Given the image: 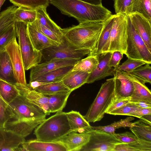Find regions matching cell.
<instances>
[{"instance_id":"cell-48","label":"cell","mask_w":151,"mask_h":151,"mask_svg":"<svg viewBox=\"0 0 151 151\" xmlns=\"http://www.w3.org/2000/svg\"><path fill=\"white\" fill-rule=\"evenodd\" d=\"M118 140L123 143L128 144L137 140L139 139L133 133L126 132L121 133H112Z\"/></svg>"},{"instance_id":"cell-15","label":"cell","mask_w":151,"mask_h":151,"mask_svg":"<svg viewBox=\"0 0 151 151\" xmlns=\"http://www.w3.org/2000/svg\"><path fill=\"white\" fill-rule=\"evenodd\" d=\"M45 119L13 120L7 122L4 128L25 138Z\"/></svg>"},{"instance_id":"cell-39","label":"cell","mask_w":151,"mask_h":151,"mask_svg":"<svg viewBox=\"0 0 151 151\" xmlns=\"http://www.w3.org/2000/svg\"><path fill=\"white\" fill-rule=\"evenodd\" d=\"M14 5L22 6L37 10L41 8H46L49 6V0H9Z\"/></svg>"},{"instance_id":"cell-47","label":"cell","mask_w":151,"mask_h":151,"mask_svg":"<svg viewBox=\"0 0 151 151\" xmlns=\"http://www.w3.org/2000/svg\"><path fill=\"white\" fill-rule=\"evenodd\" d=\"M130 98H116L114 96L112 100L106 110L105 113L109 114L110 112L116 110L130 102Z\"/></svg>"},{"instance_id":"cell-43","label":"cell","mask_w":151,"mask_h":151,"mask_svg":"<svg viewBox=\"0 0 151 151\" xmlns=\"http://www.w3.org/2000/svg\"><path fill=\"white\" fill-rule=\"evenodd\" d=\"M146 63L142 60L128 59L122 64L119 65L118 68L127 73H130L138 67L145 64Z\"/></svg>"},{"instance_id":"cell-31","label":"cell","mask_w":151,"mask_h":151,"mask_svg":"<svg viewBox=\"0 0 151 151\" xmlns=\"http://www.w3.org/2000/svg\"><path fill=\"white\" fill-rule=\"evenodd\" d=\"M46 8H41L36 10V20L42 25L60 37L63 35L62 29L50 18Z\"/></svg>"},{"instance_id":"cell-45","label":"cell","mask_w":151,"mask_h":151,"mask_svg":"<svg viewBox=\"0 0 151 151\" xmlns=\"http://www.w3.org/2000/svg\"><path fill=\"white\" fill-rule=\"evenodd\" d=\"M12 119L7 106L0 100V128H4L6 124Z\"/></svg>"},{"instance_id":"cell-44","label":"cell","mask_w":151,"mask_h":151,"mask_svg":"<svg viewBox=\"0 0 151 151\" xmlns=\"http://www.w3.org/2000/svg\"><path fill=\"white\" fill-rule=\"evenodd\" d=\"M42 33L51 40L60 44L61 42L62 37H60L52 31L41 24L36 19L32 23Z\"/></svg>"},{"instance_id":"cell-18","label":"cell","mask_w":151,"mask_h":151,"mask_svg":"<svg viewBox=\"0 0 151 151\" xmlns=\"http://www.w3.org/2000/svg\"><path fill=\"white\" fill-rule=\"evenodd\" d=\"M27 29L33 46L37 51L41 52L47 48L57 46L59 44L46 36L32 23L27 24Z\"/></svg>"},{"instance_id":"cell-50","label":"cell","mask_w":151,"mask_h":151,"mask_svg":"<svg viewBox=\"0 0 151 151\" xmlns=\"http://www.w3.org/2000/svg\"><path fill=\"white\" fill-rule=\"evenodd\" d=\"M150 114H151V108H140L130 114L129 116L140 118L143 116Z\"/></svg>"},{"instance_id":"cell-37","label":"cell","mask_w":151,"mask_h":151,"mask_svg":"<svg viewBox=\"0 0 151 151\" xmlns=\"http://www.w3.org/2000/svg\"><path fill=\"white\" fill-rule=\"evenodd\" d=\"M16 8L14 5L0 13V33L14 24V12Z\"/></svg>"},{"instance_id":"cell-34","label":"cell","mask_w":151,"mask_h":151,"mask_svg":"<svg viewBox=\"0 0 151 151\" xmlns=\"http://www.w3.org/2000/svg\"><path fill=\"white\" fill-rule=\"evenodd\" d=\"M16 22H22L27 24L34 22L36 19V10L20 6L17 8L14 12Z\"/></svg>"},{"instance_id":"cell-4","label":"cell","mask_w":151,"mask_h":151,"mask_svg":"<svg viewBox=\"0 0 151 151\" xmlns=\"http://www.w3.org/2000/svg\"><path fill=\"white\" fill-rule=\"evenodd\" d=\"M114 78L107 79L102 83L96 96L83 116L88 122L101 120L114 96Z\"/></svg>"},{"instance_id":"cell-42","label":"cell","mask_w":151,"mask_h":151,"mask_svg":"<svg viewBox=\"0 0 151 151\" xmlns=\"http://www.w3.org/2000/svg\"><path fill=\"white\" fill-rule=\"evenodd\" d=\"M15 37L17 36L14 24L0 33V51L4 50L6 45Z\"/></svg>"},{"instance_id":"cell-9","label":"cell","mask_w":151,"mask_h":151,"mask_svg":"<svg viewBox=\"0 0 151 151\" xmlns=\"http://www.w3.org/2000/svg\"><path fill=\"white\" fill-rule=\"evenodd\" d=\"M7 106L14 120L46 119L47 115L42 109L20 94Z\"/></svg>"},{"instance_id":"cell-51","label":"cell","mask_w":151,"mask_h":151,"mask_svg":"<svg viewBox=\"0 0 151 151\" xmlns=\"http://www.w3.org/2000/svg\"><path fill=\"white\" fill-rule=\"evenodd\" d=\"M132 103L141 108H151V102L141 101Z\"/></svg>"},{"instance_id":"cell-27","label":"cell","mask_w":151,"mask_h":151,"mask_svg":"<svg viewBox=\"0 0 151 151\" xmlns=\"http://www.w3.org/2000/svg\"><path fill=\"white\" fill-rule=\"evenodd\" d=\"M71 92L70 91L45 95L48 97L47 106L49 112L54 113L62 111Z\"/></svg>"},{"instance_id":"cell-14","label":"cell","mask_w":151,"mask_h":151,"mask_svg":"<svg viewBox=\"0 0 151 151\" xmlns=\"http://www.w3.org/2000/svg\"><path fill=\"white\" fill-rule=\"evenodd\" d=\"M114 80V97L116 98H130L134 91L132 81L126 73L114 68L113 73Z\"/></svg>"},{"instance_id":"cell-3","label":"cell","mask_w":151,"mask_h":151,"mask_svg":"<svg viewBox=\"0 0 151 151\" xmlns=\"http://www.w3.org/2000/svg\"><path fill=\"white\" fill-rule=\"evenodd\" d=\"M66 112H56L45 119L35 129L36 139L45 142L56 141L72 132Z\"/></svg>"},{"instance_id":"cell-29","label":"cell","mask_w":151,"mask_h":151,"mask_svg":"<svg viewBox=\"0 0 151 151\" xmlns=\"http://www.w3.org/2000/svg\"><path fill=\"white\" fill-rule=\"evenodd\" d=\"M20 94L16 84L0 79V100L6 106Z\"/></svg>"},{"instance_id":"cell-11","label":"cell","mask_w":151,"mask_h":151,"mask_svg":"<svg viewBox=\"0 0 151 151\" xmlns=\"http://www.w3.org/2000/svg\"><path fill=\"white\" fill-rule=\"evenodd\" d=\"M17 37L14 38L5 47L10 58L17 84H27L23 60Z\"/></svg>"},{"instance_id":"cell-38","label":"cell","mask_w":151,"mask_h":151,"mask_svg":"<svg viewBox=\"0 0 151 151\" xmlns=\"http://www.w3.org/2000/svg\"><path fill=\"white\" fill-rule=\"evenodd\" d=\"M134 118L130 116L126 118L122 119L119 121L114 122L111 124L106 126H91V128L97 130H100L112 134L115 133V130L121 127H130L132 126L131 122Z\"/></svg>"},{"instance_id":"cell-17","label":"cell","mask_w":151,"mask_h":151,"mask_svg":"<svg viewBox=\"0 0 151 151\" xmlns=\"http://www.w3.org/2000/svg\"><path fill=\"white\" fill-rule=\"evenodd\" d=\"M90 136L87 132L78 133L72 131L56 141L63 144L67 151H80L89 141Z\"/></svg>"},{"instance_id":"cell-32","label":"cell","mask_w":151,"mask_h":151,"mask_svg":"<svg viewBox=\"0 0 151 151\" xmlns=\"http://www.w3.org/2000/svg\"><path fill=\"white\" fill-rule=\"evenodd\" d=\"M114 151H151V142L138 139L130 143L119 144Z\"/></svg>"},{"instance_id":"cell-5","label":"cell","mask_w":151,"mask_h":151,"mask_svg":"<svg viewBox=\"0 0 151 151\" xmlns=\"http://www.w3.org/2000/svg\"><path fill=\"white\" fill-rule=\"evenodd\" d=\"M14 24L24 68L28 70L41 62L42 54L33 46L28 34L27 24L15 21Z\"/></svg>"},{"instance_id":"cell-12","label":"cell","mask_w":151,"mask_h":151,"mask_svg":"<svg viewBox=\"0 0 151 151\" xmlns=\"http://www.w3.org/2000/svg\"><path fill=\"white\" fill-rule=\"evenodd\" d=\"M79 60L73 59H58L40 63L30 69L29 81H35L44 74L55 69L74 65Z\"/></svg>"},{"instance_id":"cell-53","label":"cell","mask_w":151,"mask_h":151,"mask_svg":"<svg viewBox=\"0 0 151 151\" xmlns=\"http://www.w3.org/2000/svg\"><path fill=\"white\" fill-rule=\"evenodd\" d=\"M84 2L95 5H102V0H80Z\"/></svg>"},{"instance_id":"cell-25","label":"cell","mask_w":151,"mask_h":151,"mask_svg":"<svg viewBox=\"0 0 151 151\" xmlns=\"http://www.w3.org/2000/svg\"><path fill=\"white\" fill-rule=\"evenodd\" d=\"M0 79L17 84L12 64L5 49L0 51Z\"/></svg>"},{"instance_id":"cell-55","label":"cell","mask_w":151,"mask_h":151,"mask_svg":"<svg viewBox=\"0 0 151 151\" xmlns=\"http://www.w3.org/2000/svg\"><path fill=\"white\" fill-rule=\"evenodd\" d=\"M6 0H0V10L2 6L3 5Z\"/></svg>"},{"instance_id":"cell-16","label":"cell","mask_w":151,"mask_h":151,"mask_svg":"<svg viewBox=\"0 0 151 151\" xmlns=\"http://www.w3.org/2000/svg\"><path fill=\"white\" fill-rule=\"evenodd\" d=\"M132 23L151 52V22L138 13L128 15Z\"/></svg>"},{"instance_id":"cell-28","label":"cell","mask_w":151,"mask_h":151,"mask_svg":"<svg viewBox=\"0 0 151 151\" xmlns=\"http://www.w3.org/2000/svg\"><path fill=\"white\" fill-rule=\"evenodd\" d=\"M130 129L139 139L151 142V122L143 119L132 122Z\"/></svg>"},{"instance_id":"cell-52","label":"cell","mask_w":151,"mask_h":151,"mask_svg":"<svg viewBox=\"0 0 151 151\" xmlns=\"http://www.w3.org/2000/svg\"><path fill=\"white\" fill-rule=\"evenodd\" d=\"M45 84L36 81H29L28 84H27V86L30 89L34 90L38 87Z\"/></svg>"},{"instance_id":"cell-21","label":"cell","mask_w":151,"mask_h":151,"mask_svg":"<svg viewBox=\"0 0 151 151\" xmlns=\"http://www.w3.org/2000/svg\"><path fill=\"white\" fill-rule=\"evenodd\" d=\"M20 94L30 102L38 106L49 115L50 113L48 110V97L42 93L29 88L27 86L16 84Z\"/></svg>"},{"instance_id":"cell-24","label":"cell","mask_w":151,"mask_h":151,"mask_svg":"<svg viewBox=\"0 0 151 151\" xmlns=\"http://www.w3.org/2000/svg\"><path fill=\"white\" fill-rule=\"evenodd\" d=\"M90 73L78 71H71L67 74L62 81L70 91L78 88L85 83Z\"/></svg>"},{"instance_id":"cell-41","label":"cell","mask_w":151,"mask_h":151,"mask_svg":"<svg viewBox=\"0 0 151 151\" xmlns=\"http://www.w3.org/2000/svg\"><path fill=\"white\" fill-rule=\"evenodd\" d=\"M134 0H114V7L116 14L126 15L131 13Z\"/></svg>"},{"instance_id":"cell-19","label":"cell","mask_w":151,"mask_h":151,"mask_svg":"<svg viewBox=\"0 0 151 151\" xmlns=\"http://www.w3.org/2000/svg\"><path fill=\"white\" fill-rule=\"evenodd\" d=\"M21 145V151H67L64 145L57 141L45 142L35 139L25 141Z\"/></svg>"},{"instance_id":"cell-7","label":"cell","mask_w":151,"mask_h":151,"mask_svg":"<svg viewBox=\"0 0 151 151\" xmlns=\"http://www.w3.org/2000/svg\"><path fill=\"white\" fill-rule=\"evenodd\" d=\"M128 36L126 55L128 58L151 64V52L133 26L129 17L127 16Z\"/></svg>"},{"instance_id":"cell-35","label":"cell","mask_w":151,"mask_h":151,"mask_svg":"<svg viewBox=\"0 0 151 151\" xmlns=\"http://www.w3.org/2000/svg\"><path fill=\"white\" fill-rule=\"evenodd\" d=\"M138 13L151 22V0H134L131 13Z\"/></svg>"},{"instance_id":"cell-30","label":"cell","mask_w":151,"mask_h":151,"mask_svg":"<svg viewBox=\"0 0 151 151\" xmlns=\"http://www.w3.org/2000/svg\"><path fill=\"white\" fill-rule=\"evenodd\" d=\"M73 66H69L55 69L44 74L35 81L45 84L61 81L65 75L72 70Z\"/></svg>"},{"instance_id":"cell-46","label":"cell","mask_w":151,"mask_h":151,"mask_svg":"<svg viewBox=\"0 0 151 151\" xmlns=\"http://www.w3.org/2000/svg\"><path fill=\"white\" fill-rule=\"evenodd\" d=\"M140 108L132 103L129 102L121 108L110 112L109 114L129 116L130 114Z\"/></svg>"},{"instance_id":"cell-10","label":"cell","mask_w":151,"mask_h":151,"mask_svg":"<svg viewBox=\"0 0 151 151\" xmlns=\"http://www.w3.org/2000/svg\"><path fill=\"white\" fill-rule=\"evenodd\" d=\"M88 142L80 151H114L118 145L123 143L112 134L91 128Z\"/></svg>"},{"instance_id":"cell-23","label":"cell","mask_w":151,"mask_h":151,"mask_svg":"<svg viewBox=\"0 0 151 151\" xmlns=\"http://www.w3.org/2000/svg\"><path fill=\"white\" fill-rule=\"evenodd\" d=\"M115 14H112L104 22V25L98 38L88 55H96L101 52L109 37Z\"/></svg>"},{"instance_id":"cell-2","label":"cell","mask_w":151,"mask_h":151,"mask_svg":"<svg viewBox=\"0 0 151 151\" xmlns=\"http://www.w3.org/2000/svg\"><path fill=\"white\" fill-rule=\"evenodd\" d=\"M104 22H85L62 29L63 35L71 44L81 49L91 51L103 28Z\"/></svg>"},{"instance_id":"cell-22","label":"cell","mask_w":151,"mask_h":151,"mask_svg":"<svg viewBox=\"0 0 151 151\" xmlns=\"http://www.w3.org/2000/svg\"><path fill=\"white\" fill-rule=\"evenodd\" d=\"M126 73L132 81L134 85V91L130 97V102L141 101L151 102V91L145 85V83L132 74Z\"/></svg>"},{"instance_id":"cell-1","label":"cell","mask_w":151,"mask_h":151,"mask_svg":"<svg viewBox=\"0 0 151 151\" xmlns=\"http://www.w3.org/2000/svg\"><path fill=\"white\" fill-rule=\"evenodd\" d=\"M49 2L62 14L75 18L79 23L104 22L112 15L102 5H92L80 0H49Z\"/></svg>"},{"instance_id":"cell-8","label":"cell","mask_w":151,"mask_h":151,"mask_svg":"<svg viewBox=\"0 0 151 151\" xmlns=\"http://www.w3.org/2000/svg\"><path fill=\"white\" fill-rule=\"evenodd\" d=\"M90 50L79 49L73 45L63 36L61 42L57 46L47 48L42 50V58L45 61L58 59L80 60L88 55Z\"/></svg>"},{"instance_id":"cell-33","label":"cell","mask_w":151,"mask_h":151,"mask_svg":"<svg viewBox=\"0 0 151 151\" xmlns=\"http://www.w3.org/2000/svg\"><path fill=\"white\" fill-rule=\"evenodd\" d=\"M99 63L96 55H88L78 60L73 66L71 71H82L90 73L95 68Z\"/></svg>"},{"instance_id":"cell-26","label":"cell","mask_w":151,"mask_h":151,"mask_svg":"<svg viewBox=\"0 0 151 151\" xmlns=\"http://www.w3.org/2000/svg\"><path fill=\"white\" fill-rule=\"evenodd\" d=\"M73 131L81 133L88 132L91 128L88 122L78 111L72 110L66 113Z\"/></svg>"},{"instance_id":"cell-40","label":"cell","mask_w":151,"mask_h":151,"mask_svg":"<svg viewBox=\"0 0 151 151\" xmlns=\"http://www.w3.org/2000/svg\"><path fill=\"white\" fill-rule=\"evenodd\" d=\"M143 66H140L129 73L132 74L145 83H151V66L146 63Z\"/></svg>"},{"instance_id":"cell-49","label":"cell","mask_w":151,"mask_h":151,"mask_svg":"<svg viewBox=\"0 0 151 151\" xmlns=\"http://www.w3.org/2000/svg\"><path fill=\"white\" fill-rule=\"evenodd\" d=\"M123 54L119 51L113 52L110 58L109 65L114 68H118L121 60L123 57Z\"/></svg>"},{"instance_id":"cell-13","label":"cell","mask_w":151,"mask_h":151,"mask_svg":"<svg viewBox=\"0 0 151 151\" xmlns=\"http://www.w3.org/2000/svg\"><path fill=\"white\" fill-rule=\"evenodd\" d=\"M112 52L101 53L97 55L99 63L94 70L89 74L86 83H91L105 78L113 76L114 68L109 66Z\"/></svg>"},{"instance_id":"cell-54","label":"cell","mask_w":151,"mask_h":151,"mask_svg":"<svg viewBox=\"0 0 151 151\" xmlns=\"http://www.w3.org/2000/svg\"><path fill=\"white\" fill-rule=\"evenodd\" d=\"M151 122V114L146 115L141 117L140 118Z\"/></svg>"},{"instance_id":"cell-6","label":"cell","mask_w":151,"mask_h":151,"mask_svg":"<svg viewBox=\"0 0 151 151\" xmlns=\"http://www.w3.org/2000/svg\"><path fill=\"white\" fill-rule=\"evenodd\" d=\"M127 16L115 14L109 37L101 53L118 51L126 55L128 36Z\"/></svg>"},{"instance_id":"cell-20","label":"cell","mask_w":151,"mask_h":151,"mask_svg":"<svg viewBox=\"0 0 151 151\" xmlns=\"http://www.w3.org/2000/svg\"><path fill=\"white\" fill-rule=\"evenodd\" d=\"M25 138L10 130L0 128V151H18Z\"/></svg>"},{"instance_id":"cell-36","label":"cell","mask_w":151,"mask_h":151,"mask_svg":"<svg viewBox=\"0 0 151 151\" xmlns=\"http://www.w3.org/2000/svg\"><path fill=\"white\" fill-rule=\"evenodd\" d=\"M34 90L45 95L51 94L61 92L70 91L64 85L62 81L42 85L36 88Z\"/></svg>"}]
</instances>
